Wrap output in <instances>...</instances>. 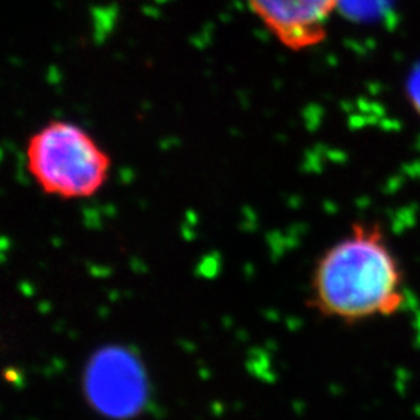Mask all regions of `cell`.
<instances>
[{"instance_id": "277c9868", "label": "cell", "mask_w": 420, "mask_h": 420, "mask_svg": "<svg viewBox=\"0 0 420 420\" xmlns=\"http://www.w3.org/2000/svg\"><path fill=\"white\" fill-rule=\"evenodd\" d=\"M412 84H411V92H412V102L416 103V106L420 111V69L416 72V75L412 77Z\"/></svg>"}, {"instance_id": "3957f363", "label": "cell", "mask_w": 420, "mask_h": 420, "mask_svg": "<svg viewBox=\"0 0 420 420\" xmlns=\"http://www.w3.org/2000/svg\"><path fill=\"white\" fill-rule=\"evenodd\" d=\"M265 28L293 52L324 42L332 16L341 0H248Z\"/></svg>"}, {"instance_id": "7a4b0ae2", "label": "cell", "mask_w": 420, "mask_h": 420, "mask_svg": "<svg viewBox=\"0 0 420 420\" xmlns=\"http://www.w3.org/2000/svg\"><path fill=\"white\" fill-rule=\"evenodd\" d=\"M26 165L36 185L58 200H88L111 176L113 160L88 129L55 119L30 135Z\"/></svg>"}, {"instance_id": "6da1fadb", "label": "cell", "mask_w": 420, "mask_h": 420, "mask_svg": "<svg viewBox=\"0 0 420 420\" xmlns=\"http://www.w3.org/2000/svg\"><path fill=\"white\" fill-rule=\"evenodd\" d=\"M321 316L356 324L391 316L405 304V276L381 227L360 221L323 252L310 280Z\"/></svg>"}]
</instances>
